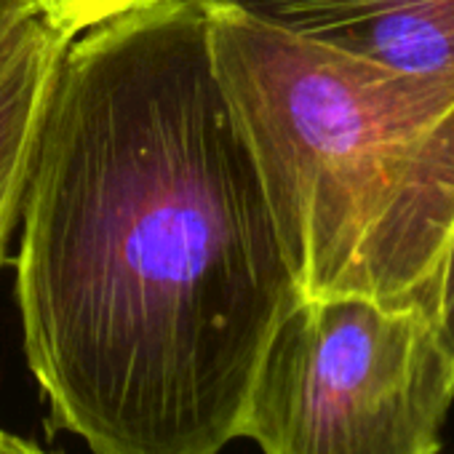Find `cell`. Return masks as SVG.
Returning <instances> with one entry per match:
<instances>
[{
    "mask_svg": "<svg viewBox=\"0 0 454 454\" xmlns=\"http://www.w3.org/2000/svg\"><path fill=\"white\" fill-rule=\"evenodd\" d=\"M78 30L41 0H0V265L59 65Z\"/></svg>",
    "mask_w": 454,
    "mask_h": 454,
    "instance_id": "5",
    "label": "cell"
},
{
    "mask_svg": "<svg viewBox=\"0 0 454 454\" xmlns=\"http://www.w3.org/2000/svg\"><path fill=\"white\" fill-rule=\"evenodd\" d=\"M430 318L435 326V334L454 366V231L451 239L443 249L438 273H435V284H433V294H430Z\"/></svg>",
    "mask_w": 454,
    "mask_h": 454,
    "instance_id": "6",
    "label": "cell"
},
{
    "mask_svg": "<svg viewBox=\"0 0 454 454\" xmlns=\"http://www.w3.org/2000/svg\"><path fill=\"white\" fill-rule=\"evenodd\" d=\"M0 454H46V451L41 446L0 427Z\"/></svg>",
    "mask_w": 454,
    "mask_h": 454,
    "instance_id": "8",
    "label": "cell"
},
{
    "mask_svg": "<svg viewBox=\"0 0 454 454\" xmlns=\"http://www.w3.org/2000/svg\"><path fill=\"white\" fill-rule=\"evenodd\" d=\"M17 260L27 364L91 454H219L302 300L216 81L208 9L81 30L33 150Z\"/></svg>",
    "mask_w": 454,
    "mask_h": 454,
    "instance_id": "1",
    "label": "cell"
},
{
    "mask_svg": "<svg viewBox=\"0 0 454 454\" xmlns=\"http://www.w3.org/2000/svg\"><path fill=\"white\" fill-rule=\"evenodd\" d=\"M43 6H49L51 12H57L62 20H67L78 33L91 27L94 22L113 17L123 9H131L137 4H145V0H41Z\"/></svg>",
    "mask_w": 454,
    "mask_h": 454,
    "instance_id": "7",
    "label": "cell"
},
{
    "mask_svg": "<svg viewBox=\"0 0 454 454\" xmlns=\"http://www.w3.org/2000/svg\"><path fill=\"white\" fill-rule=\"evenodd\" d=\"M451 398L422 305L302 297L262 356L239 438L262 454H438Z\"/></svg>",
    "mask_w": 454,
    "mask_h": 454,
    "instance_id": "3",
    "label": "cell"
},
{
    "mask_svg": "<svg viewBox=\"0 0 454 454\" xmlns=\"http://www.w3.org/2000/svg\"><path fill=\"white\" fill-rule=\"evenodd\" d=\"M208 46L302 297L430 313L454 231V70H393L224 12Z\"/></svg>",
    "mask_w": 454,
    "mask_h": 454,
    "instance_id": "2",
    "label": "cell"
},
{
    "mask_svg": "<svg viewBox=\"0 0 454 454\" xmlns=\"http://www.w3.org/2000/svg\"><path fill=\"white\" fill-rule=\"evenodd\" d=\"M403 73L454 70V0H198Z\"/></svg>",
    "mask_w": 454,
    "mask_h": 454,
    "instance_id": "4",
    "label": "cell"
}]
</instances>
